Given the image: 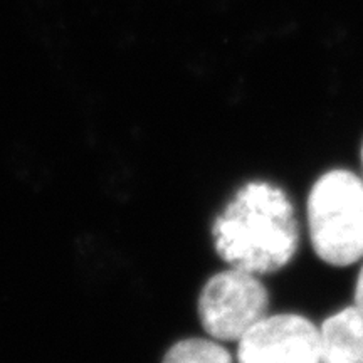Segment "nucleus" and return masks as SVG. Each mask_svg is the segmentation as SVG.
Segmentation results:
<instances>
[{
	"label": "nucleus",
	"instance_id": "obj_1",
	"mask_svg": "<svg viewBox=\"0 0 363 363\" xmlns=\"http://www.w3.org/2000/svg\"><path fill=\"white\" fill-rule=\"evenodd\" d=\"M214 247L230 267L267 276L291 262L299 227L288 194L271 182L242 185L212 225Z\"/></svg>",
	"mask_w": 363,
	"mask_h": 363
},
{
	"label": "nucleus",
	"instance_id": "obj_2",
	"mask_svg": "<svg viewBox=\"0 0 363 363\" xmlns=\"http://www.w3.org/2000/svg\"><path fill=\"white\" fill-rule=\"evenodd\" d=\"M308 225L316 256L347 267L363 257V180L350 170H330L308 195Z\"/></svg>",
	"mask_w": 363,
	"mask_h": 363
},
{
	"label": "nucleus",
	"instance_id": "obj_3",
	"mask_svg": "<svg viewBox=\"0 0 363 363\" xmlns=\"http://www.w3.org/2000/svg\"><path fill=\"white\" fill-rule=\"evenodd\" d=\"M267 310L269 293L259 276L235 267L212 276L199 296L201 323L217 342H239Z\"/></svg>",
	"mask_w": 363,
	"mask_h": 363
},
{
	"label": "nucleus",
	"instance_id": "obj_4",
	"mask_svg": "<svg viewBox=\"0 0 363 363\" xmlns=\"http://www.w3.org/2000/svg\"><path fill=\"white\" fill-rule=\"evenodd\" d=\"M238 343L239 363H321L318 326L296 313L264 316Z\"/></svg>",
	"mask_w": 363,
	"mask_h": 363
},
{
	"label": "nucleus",
	"instance_id": "obj_5",
	"mask_svg": "<svg viewBox=\"0 0 363 363\" xmlns=\"http://www.w3.org/2000/svg\"><path fill=\"white\" fill-rule=\"evenodd\" d=\"M318 331L321 363H363V315L355 306L328 316Z\"/></svg>",
	"mask_w": 363,
	"mask_h": 363
},
{
	"label": "nucleus",
	"instance_id": "obj_6",
	"mask_svg": "<svg viewBox=\"0 0 363 363\" xmlns=\"http://www.w3.org/2000/svg\"><path fill=\"white\" fill-rule=\"evenodd\" d=\"M163 363H233V357L214 338H187L167 352Z\"/></svg>",
	"mask_w": 363,
	"mask_h": 363
},
{
	"label": "nucleus",
	"instance_id": "obj_7",
	"mask_svg": "<svg viewBox=\"0 0 363 363\" xmlns=\"http://www.w3.org/2000/svg\"><path fill=\"white\" fill-rule=\"evenodd\" d=\"M358 311L363 315V266L360 272H358V278H357V284H355V305Z\"/></svg>",
	"mask_w": 363,
	"mask_h": 363
},
{
	"label": "nucleus",
	"instance_id": "obj_8",
	"mask_svg": "<svg viewBox=\"0 0 363 363\" xmlns=\"http://www.w3.org/2000/svg\"><path fill=\"white\" fill-rule=\"evenodd\" d=\"M362 162H363V147H362Z\"/></svg>",
	"mask_w": 363,
	"mask_h": 363
}]
</instances>
